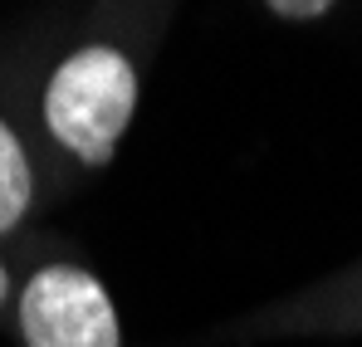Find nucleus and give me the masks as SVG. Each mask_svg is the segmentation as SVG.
<instances>
[{"instance_id": "obj_3", "label": "nucleus", "mask_w": 362, "mask_h": 347, "mask_svg": "<svg viewBox=\"0 0 362 347\" xmlns=\"http://www.w3.org/2000/svg\"><path fill=\"white\" fill-rule=\"evenodd\" d=\"M35 201V167L25 157V142L0 117V235H10Z\"/></svg>"}, {"instance_id": "obj_2", "label": "nucleus", "mask_w": 362, "mask_h": 347, "mask_svg": "<svg viewBox=\"0 0 362 347\" xmlns=\"http://www.w3.org/2000/svg\"><path fill=\"white\" fill-rule=\"evenodd\" d=\"M25 347H122L118 308L83 264H45L15 298Z\"/></svg>"}, {"instance_id": "obj_1", "label": "nucleus", "mask_w": 362, "mask_h": 347, "mask_svg": "<svg viewBox=\"0 0 362 347\" xmlns=\"http://www.w3.org/2000/svg\"><path fill=\"white\" fill-rule=\"evenodd\" d=\"M40 113L49 137L83 167H108L137 113V69L118 45H83L64 54L45 83Z\"/></svg>"}, {"instance_id": "obj_5", "label": "nucleus", "mask_w": 362, "mask_h": 347, "mask_svg": "<svg viewBox=\"0 0 362 347\" xmlns=\"http://www.w3.org/2000/svg\"><path fill=\"white\" fill-rule=\"evenodd\" d=\"M10 303V269H5V259H0V308Z\"/></svg>"}, {"instance_id": "obj_4", "label": "nucleus", "mask_w": 362, "mask_h": 347, "mask_svg": "<svg viewBox=\"0 0 362 347\" xmlns=\"http://www.w3.org/2000/svg\"><path fill=\"white\" fill-rule=\"evenodd\" d=\"M279 20H294V25H303V20H318V15H328L333 10V0H264Z\"/></svg>"}]
</instances>
